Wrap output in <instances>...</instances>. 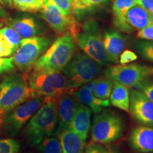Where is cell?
<instances>
[{"instance_id":"cell-1","label":"cell","mask_w":153,"mask_h":153,"mask_svg":"<svg viewBox=\"0 0 153 153\" xmlns=\"http://www.w3.org/2000/svg\"><path fill=\"white\" fill-rule=\"evenodd\" d=\"M57 126V99L46 98L26 124L24 133L28 144L35 146L43 140L54 135Z\"/></svg>"},{"instance_id":"cell-2","label":"cell","mask_w":153,"mask_h":153,"mask_svg":"<svg viewBox=\"0 0 153 153\" xmlns=\"http://www.w3.org/2000/svg\"><path fill=\"white\" fill-rule=\"evenodd\" d=\"M76 51V43L69 33L62 34L50 45L33 67L36 71L61 72Z\"/></svg>"},{"instance_id":"cell-3","label":"cell","mask_w":153,"mask_h":153,"mask_svg":"<svg viewBox=\"0 0 153 153\" xmlns=\"http://www.w3.org/2000/svg\"><path fill=\"white\" fill-rule=\"evenodd\" d=\"M31 97L26 76L11 74L0 84V121L8 113Z\"/></svg>"},{"instance_id":"cell-4","label":"cell","mask_w":153,"mask_h":153,"mask_svg":"<svg viewBox=\"0 0 153 153\" xmlns=\"http://www.w3.org/2000/svg\"><path fill=\"white\" fill-rule=\"evenodd\" d=\"M31 97L57 98L68 92V82L61 72H48L33 70L26 76Z\"/></svg>"},{"instance_id":"cell-5","label":"cell","mask_w":153,"mask_h":153,"mask_svg":"<svg viewBox=\"0 0 153 153\" xmlns=\"http://www.w3.org/2000/svg\"><path fill=\"white\" fill-rule=\"evenodd\" d=\"M100 72V65L85 53L78 52L63 69L68 82V92L75 90L95 79Z\"/></svg>"},{"instance_id":"cell-6","label":"cell","mask_w":153,"mask_h":153,"mask_svg":"<svg viewBox=\"0 0 153 153\" xmlns=\"http://www.w3.org/2000/svg\"><path fill=\"white\" fill-rule=\"evenodd\" d=\"M75 42L85 54L100 66H105L109 62L100 26L94 19L87 20L81 26V29L76 36Z\"/></svg>"},{"instance_id":"cell-7","label":"cell","mask_w":153,"mask_h":153,"mask_svg":"<svg viewBox=\"0 0 153 153\" xmlns=\"http://www.w3.org/2000/svg\"><path fill=\"white\" fill-rule=\"evenodd\" d=\"M125 130V123L120 116L111 110L96 114L91 126V137L94 143L108 144L119 139Z\"/></svg>"},{"instance_id":"cell-8","label":"cell","mask_w":153,"mask_h":153,"mask_svg":"<svg viewBox=\"0 0 153 153\" xmlns=\"http://www.w3.org/2000/svg\"><path fill=\"white\" fill-rule=\"evenodd\" d=\"M51 43L52 39L45 36H33L22 39L20 45L12 57L15 67L21 72L30 71Z\"/></svg>"},{"instance_id":"cell-9","label":"cell","mask_w":153,"mask_h":153,"mask_svg":"<svg viewBox=\"0 0 153 153\" xmlns=\"http://www.w3.org/2000/svg\"><path fill=\"white\" fill-rule=\"evenodd\" d=\"M8 113L1 121L4 133L9 136H16L32 116L39 109L44 99L31 97Z\"/></svg>"},{"instance_id":"cell-10","label":"cell","mask_w":153,"mask_h":153,"mask_svg":"<svg viewBox=\"0 0 153 153\" xmlns=\"http://www.w3.org/2000/svg\"><path fill=\"white\" fill-rule=\"evenodd\" d=\"M104 74L128 88H135L141 82L153 76V66L138 63L115 65L107 68Z\"/></svg>"},{"instance_id":"cell-11","label":"cell","mask_w":153,"mask_h":153,"mask_svg":"<svg viewBox=\"0 0 153 153\" xmlns=\"http://www.w3.org/2000/svg\"><path fill=\"white\" fill-rule=\"evenodd\" d=\"M40 11L41 18L53 30L59 34L69 33L75 41L81 26L74 15L65 16L57 7L47 0H44L43 7Z\"/></svg>"},{"instance_id":"cell-12","label":"cell","mask_w":153,"mask_h":153,"mask_svg":"<svg viewBox=\"0 0 153 153\" xmlns=\"http://www.w3.org/2000/svg\"><path fill=\"white\" fill-rule=\"evenodd\" d=\"M130 92L129 112L142 125L153 127V102L137 89Z\"/></svg>"},{"instance_id":"cell-13","label":"cell","mask_w":153,"mask_h":153,"mask_svg":"<svg viewBox=\"0 0 153 153\" xmlns=\"http://www.w3.org/2000/svg\"><path fill=\"white\" fill-rule=\"evenodd\" d=\"M151 24H153V14L136 4L127 11L117 28L124 33H132Z\"/></svg>"},{"instance_id":"cell-14","label":"cell","mask_w":153,"mask_h":153,"mask_svg":"<svg viewBox=\"0 0 153 153\" xmlns=\"http://www.w3.org/2000/svg\"><path fill=\"white\" fill-rule=\"evenodd\" d=\"M57 126L54 136L58 137L65 130L68 129L77 107L78 101L69 93L57 97Z\"/></svg>"},{"instance_id":"cell-15","label":"cell","mask_w":153,"mask_h":153,"mask_svg":"<svg viewBox=\"0 0 153 153\" xmlns=\"http://www.w3.org/2000/svg\"><path fill=\"white\" fill-rule=\"evenodd\" d=\"M129 143L135 152H153V127L142 125L134 128L129 135Z\"/></svg>"},{"instance_id":"cell-16","label":"cell","mask_w":153,"mask_h":153,"mask_svg":"<svg viewBox=\"0 0 153 153\" xmlns=\"http://www.w3.org/2000/svg\"><path fill=\"white\" fill-rule=\"evenodd\" d=\"M6 24L13 28L22 39L38 36L43 31L41 24L31 16H22L18 18L7 19Z\"/></svg>"},{"instance_id":"cell-17","label":"cell","mask_w":153,"mask_h":153,"mask_svg":"<svg viewBox=\"0 0 153 153\" xmlns=\"http://www.w3.org/2000/svg\"><path fill=\"white\" fill-rule=\"evenodd\" d=\"M103 41L108 61L118 63L119 56L126 46V38L118 30L108 29L103 34Z\"/></svg>"},{"instance_id":"cell-18","label":"cell","mask_w":153,"mask_h":153,"mask_svg":"<svg viewBox=\"0 0 153 153\" xmlns=\"http://www.w3.org/2000/svg\"><path fill=\"white\" fill-rule=\"evenodd\" d=\"M91 110L85 104L78 102L76 111L69 128L87 140L91 128Z\"/></svg>"},{"instance_id":"cell-19","label":"cell","mask_w":153,"mask_h":153,"mask_svg":"<svg viewBox=\"0 0 153 153\" xmlns=\"http://www.w3.org/2000/svg\"><path fill=\"white\" fill-rule=\"evenodd\" d=\"M70 94L78 102L89 107L94 114H98L104 108L110 106L109 101L97 98L85 85L77 88Z\"/></svg>"},{"instance_id":"cell-20","label":"cell","mask_w":153,"mask_h":153,"mask_svg":"<svg viewBox=\"0 0 153 153\" xmlns=\"http://www.w3.org/2000/svg\"><path fill=\"white\" fill-rule=\"evenodd\" d=\"M58 137L62 153H83L86 140L71 129L63 131Z\"/></svg>"},{"instance_id":"cell-21","label":"cell","mask_w":153,"mask_h":153,"mask_svg":"<svg viewBox=\"0 0 153 153\" xmlns=\"http://www.w3.org/2000/svg\"><path fill=\"white\" fill-rule=\"evenodd\" d=\"M113 0H71L72 14L77 19L85 16L89 12L107 6Z\"/></svg>"},{"instance_id":"cell-22","label":"cell","mask_w":153,"mask_h":153,"mask_svg":"<svg viewBox=\"0 0 153 153\" xmlns=\"http://www.w3.org/2000/svg\"><path fill=\"white\" fill-rule=\"evenodd\" d=\"M109 98L110 104L124 111L129 112L130 92L127 87L119 82L114 81Z\"/></svg>"},{"instance_id":"cell-23","label":"cell","mask_w":153,"mask_h":153,"mask_svg":"<svg viewBox=\"0 0 153 153\" xmlns=\"http://www.w3.org/2000/svg\"><path fill=\"white\" fill-rule=\"evenodd\" d=\"M136 5L135 0H114L112 5L113 23L118 28L123 22L127 11Z\"/></svg>"},{"instance_id":"cell-24","label":"cell","mask_w":153,"mask_h":153,"mask_svg":"<svg viewBox=\"0 0 153 153\" xmlns=\"http://www.w3.org/2000/svg\"><path fill=\"white\" fill-rule=\"evenodd\" d=\"M113 84L114 81L106 75L97 78L94 94L97 98L103 100H108L111 93Z\"/></svg>"},{"instance_id":"cell-25","label":"cell","mask_w":153,"mask_h":153,"mask_svg":"<svg viewBox=\"0 0 153 153\" xmlns=\"http://www.w3.org/2000/svg\"><path fill=\"white\" fill-rule=\"evenodd\" d=\"M12 4L13 7L17 10L37 12L43 7L44 0H12Z\"/></svg>"},{"instance_id":"cell-26","label":"cell","mask_w":153,"mask_h":153,"mask_svg":"<svg viewBox=\"0 0 153 153\" xmlns=\"http://www.w3.org/2000/svg\"><path fill=\"white\" fill-rule=\"evenodd\" d=\"M39 153H62L59 137L50 136L45 138L38 144Z\"/></svg>"},{"instance_id":"cell-27","label":"cell","mask_w":153,"mask_h":153,"mask_svg":"<svg viewBox=\"0 0 153 153\" xmlns=\"http://www.w3.org/2000/svg\"><path fill=\"white\" fill-rule=\"evenodd\" d=\"M135 48L143 58L153 62V41L140 39L135 42Z\"/></svg>"},{"instance_id":"cell-28","label":"cell","mask_w":153,"mask_h":153,"mask_svg":"<svg viewBox=\"0 0 153 153\" xmlns=\"http://www.w3.org/2000/svg\"><path fill=\"white\" fill-rule=\"evenodd\" d=\"M0 33L11 44V45L16 50L18 49L22 41V38L15 30L9 26H5L0 28Z\"/></svg>"},{"instance_id":"cell-29","label":"cell","mask_w":153,"mask_h":153,"mask_svg":"<svg viewBox=\"0 0 153 153\" xmlns=\"http://www.w3.org/2000/svg\"><path fill=\"white\" fill-rule=\"evenodd\" d=\"M20 145L17 140L12 138L0 140V153H18Z\"/></svg>"},{"instance_id":"cell-30","label":"cell","mask_w":153,"mask_h":153,"mask_svg":"<svg viewBox=\"0 0 153 153\" xmlns=\"http://www.w3.org/2000/svg\"><path fill=\"white\" fill-rule=\"evenodd\" d=\"M134 89L141 91L153 102V79L151 78L141 82Z\"/></svg>"},{"instance_id":"cell-31","label":"cell","mask_w":153,"mask_h":153,"mask_svg":"<svg viewBox=\"0 0 153 153\" xmlns=\"http://www.w3.org/2000/svg\"><path fill=\"white\" fill-rule=\"evenodd\" d=\"M60 9L61 12L67 16H72L71 0H47Z\"/></svg>"},{"instance_id":"cell-32","label":"cell","mask_w":153,"mask_h":153,"mask_svg":"<svg viewBox=\"0 0 153 153\" xmlns=\"http://www.w3.org/2000/svg\"><path fill=\"white\" fill-rule=\"evenodd\" d=\"M16 52V50L11 45L4 36L0 33V57L11 56Z\"/></svg>"},{"instance_id":"cell-33","label":"cell","mask_w":153,"mask_h":153,"mask_svg":"<svg viewBox=\"0 0 153 153\" xmlns=\"http://www.w3.org/2000/svg\"><path fill=\"white\" fill-rule=\"evenodd\" d=\"M14 70L13 57H0V75L11 72Z\"/></svg>"},{"instance_id":"cell-34","label":"cell","mask_w":153,"mask_h":153,"mask_svg":"<svg viewBox=\"0 0 153 153\" xmlns=\"http://www.w3.org/2000/svg\"><path fill=\"white\" fill-rule=\"evenodd\" d=\"M137 59V55L135 53L130 50H125L120 55L118 62L121 65H126L136 60Z\"/></svg>"},{"instance_id":"cell-35","label":"cell","mask_w":153,"mask_h":153,"mask_svg":"<svg viewBox=\"0 0 153 153\" xmlns=\"http://www.w3.org/2000/svg\"><path fill=\"white\" fill-rule=\"evenodd\" d=\"M136 37L139 39L153 41V24L149 25L137 31Z\"/></svg>"},{"instance_id":"cell-36","label":"cell","mask_w":153,"mask_h":153,"mask_svg":"<svg viewBox=\"0 0 153 153\" xmlns=\"http://www.w3.org/2000/svg\"><path fill=\"white\" fill-rule=\"evenodd\" d=\"M107 150L103 148L100 144L93 143L88 145L85 148L83 153H106Z\"/></svg>"},{"instance_id":"cell-37","label":"cell","mask_w":153,"mask_h":153,"mask_svg":"<svg viewBox=\"0 0 153 153\" xmlns=\"http://www.w3.org/2000/svg\"><path fill=\"white\" fill-rule=\"evenodd\" d=\"M136 4L153 14V0H135Z\"/></svg>"},{"instance_id":"cell-38","label":"cell","mask_w":153,"mask_h":153,"mask_svg":"<svg viewBox=\"0 0 153 153\" xmlns=\"http://www.w3.org/2000/svg\"><path fill=\"white\" fill-rule=\"evenodd\" d=\"M0 4L7 8H12V0H0Z\"/></svg>"},{"instance_id":"cell-39","label":"cell","mask_w":153,"mask_h":153,"mask_svg":"<svg viewBox=\"0 0 153 153\" xmlns=\"http://www.w3.org/2000/svg\"><path fill=\"white\" fill-rule=\"evenodd\" d=\"M9 18V15L7 14V12L3 8V7L0 4V19H7Z\"/></svg>"},{"instance_id":"cell-40","label":"cell","mask_w":153,"mask_h":153,"mask_svg":"<svg viewBox=\"0 0 153 153\" xmlns=\"http://www.w3.org/2000/svg\"><path fill=\"white\" fill-rule=\"evenodd\" d=\"M106 153H118V152L115 150H109V151H107Z\"/></svg>"},{"instance_id":"cell-41","label":"cell","mask_w":153,"mask_h":153,"mask_svg":"<svg viewBox=\"0 0 153 153\" xmlns=\"http://www.w3.org/2000/svg\"><path fill=\"white\" fill-rule=\"evenodd\" d=\"M3 26V23L2 22H0V28Z\"/></svg>"},{"instance_id":"cell-42","label":"cell","mask_w":153,"mask_h":153,"mask_svg":"<svg viewBox=\"0 0 153 153\" xmlns=\"http://www.w3.org/2000/svg\"><path fill=\"white\" fill-rule=\"evenodd\" d=\"M150 153H153V152H150Z\"/></svg>"}]
</instances>
